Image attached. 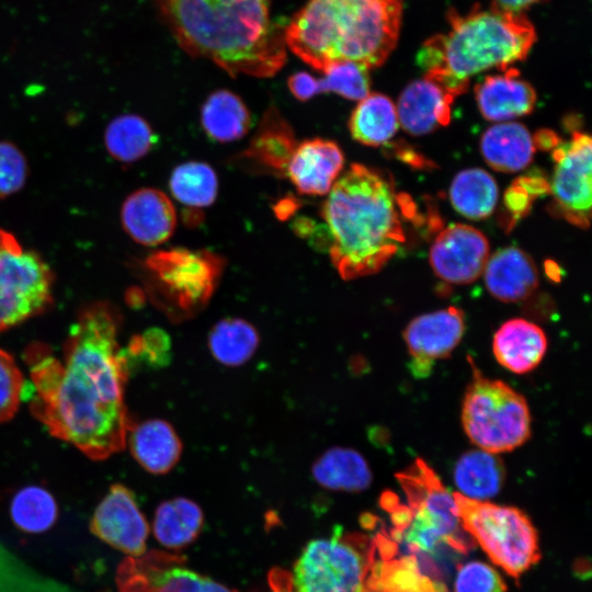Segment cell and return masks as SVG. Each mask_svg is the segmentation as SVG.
<instances>
[{"mask_svg":"<svg viewBox=\"0 0 592 592\" xmlns=\"http://www.w3.org/2000/svg\"><path fill=\"white\" fill-rule=\"evenodd\" d=\"M121 219L133 240L153 247L172 236L177 225V212L163 192L146 187L128 195L122 205Z\"/></svg>","mask_w":592,"mask_h":592,"instance_id":"cell-17","label":"cell"},{"mask_svg":"<svg viewBox=\"0 0 592 592\" xmlns=\"http://www.w3.org/2000/svg\"><path fill=\"white\" fill-rule=\"evenodd\" d=\"M181 47L231 76L266 78L285 64L267 0H157Z\"/></svg>","mask_w":592,"mask_h":592,"instance_id":"cell-2","label":"cell"},{"mask_svg":"<svg viewBox=\"0 0 592 592\" xmlns=\"http://www.w3.org/2000/svg\"><path fill=\"white\" fill-rule=\"evenodd\" d=\"M117 332L111 306L93 303L71 326L61 358L39 343L25 355L35 388L32 414L93 460L123 451L133 426L124 401L127 354Z\"/></svg>","mask_w":592,"mask_h":592,"instance_id":"cell-1","label":"cell"},{"mask_svg":"<svg viewBox=\"0 0 592 592\" xmlns=\"http://www.w3.org/2000/svg\"><path fill=\"white\" fill-rule=\"evenodd\" d=\"M453 494L464 530L494 565L519 578L538 561L537 533L525 513L514 506Z\"/></svg>","mask_w":592,"mask_h":592,"instance_id":"cell-9","label":"cell"},{"mask_svg":"<svg viewBox=\"0 0 592 592\" xmlns=\"http://www.w3.org/2000/svg\"><path fill=\"white\" fill-rule=\"evenodd\" d=\"M489 259V242L475 227L454 224L443 229L430 250V263L443 281L463 285L476 281Z\"/></svg>","mask_w":592,"mask_h":592,"instance_id":"cell-15","label":"cell"},{"mask_svg":"<svg viewBox=\"0 0 592 592\" xmlns=\"http://www.w3.org/2000/svg\"><path fill=\"white\" fill-rule=\"evenodd\" d=\"M157 136L140 116L125 114L114 118L105 129L104 143L116 160L130 163L145 157L156 145Z\"/></svg>","mask_w":592,"mask_h":592,"instance_id":"cell-33","label":"cell"},{"mask_svg":"<svg viewBox=\"0 0 592 592\" xmlns=\"http://www.w3.org/2000/svg\"><path fill=\"white\" fill-rule=\"evenodd\" d=\"M401 0H309L284 31L297 57L319 71L340 61L380 66L396 46Z\"/></svg>","mask_w":592,"mask_h":592,"instance_id":"cell-4","label":"cell"},{"mask_svg":"<svg viewBox=\"0 0 592 592\" xmlns=\"http://www.w3.org/2000/svg\"><path fill=\"white\" fill-rule=\"evenodd\" d=\"M591 146L589 135L574 132L571 140L559 143L553 151L555 207L566 220L580 228H588L591 217Z\"/></svg>","mask_w":592,"mask_h":592,"instance_id":"cell-12","label":"cell"},{"mask_svg":"<svg viewBox=\"0 0 592 592\" xmlns=\"http://www.w3.org/2000/svg\"><path fill=\"white\" fill-rule=\"evenodd\" d=\"M173 318L185 319L203 309L212 297L224 260L208 250L174 248L146 260Z\"/></svg>","mask_w":592,"mask_h":592,"instance_id":"cell-10","label":"cell"},{"mask_svg":"<svg viewBox=\"0 0 592 592\" xmlns=\"http://www.w3.org/2000/svg\"><path fill=\"white\" fill-rule=\"evenodd\" d=\"M287 83L292 94L299 101H308L320 93L319 79L305 71L293 73Z\"/></svg>","mask_w":592,"mask_h":592,"instance_id":"cell-42","label":"cell"},{"mask_svg":"<svg viewBox=\"0 0 592 592\" xmlns=\"http://www.w3.org/2000/svg\"><path fill=\"white\" fill-rule=\"evenodd\" d=\"M271 592H295L291 573L280 568L273 569L269 574Z\"/></svg>","mask_w":592,"mask_h":592,"instance_id":"cell-43","label":"cell"},{"mask_svg":"<svg viewBox=\"0 0 592 592\" xmlns=\"http://www.w3.org/2000/svg\"><path fill=\"white\" fill-rule=\"evenodd\" d=\"M454 96L435 81L424 77L409 83L398 100L401 127L414 136L425 135L451 121Z\"/></svg>","mask_w":592,"mask_h":592,"instance_id":"cell-19","label":"cell"},{"mask_svg":"<svg viewBox=\"0 0 592 592\" xmlns=\"http://www.w3.org/2000/svg\"><path fill=\"white\" fill-rule=\"evenodd\" d=\"M504 477L501 458L482 449L464 453L453 473L457 493L475 501H487L496 497L503 486Z\"/></svg>","mask_w":592,"mask_h":592,"instance_id":"cell-26","label":"cell"},{"mask_svg":"<svg viewBox=\"0 0 592 592\" xmlns=\"http://www.w3.org/2000/svg\"><path fill=\"white\" fill-rule=\"evenodd\" d=\"M532 138L534 146L543 150L556 148L559 145V138L549 129H540Z\"/></svg>","mask_w":592,"mask_h":592,"instance_id":"cell-44","label":"cell"},{"mask_svg":"<svg viewBox=\"0 0 592 592\" xmlns=\"http://www.w3.org/2000/svg\"><path fill=\"white\" fill-rule=\"evenodd\" d=\"M259 345V333L247 320L226 318L208 334V348L215 360L227 366L247 363Z\"/></svg>","mask_w":592,"mask_h":592,"instance_id":"cell-32","label":"cell"},{"mask_svg":"<svg viewBox=\"0 0 592 592\" xmlns=\"http://www.w3.org/2000/svg\"><path fill=\"white\" fill-rule=\"evenodd\" d=\"M53 298V274L43 259L0 229V331L44 311Z\"/></svg>","mask_w":592,"mask_h":592,"instance_id":"cell-11","label":"cell"},{"mask_svg":"<svg viewBox=\"0 0 592 592\" xmlns=\"http://www.w3.org/2000/svg\"><path fill=\"white\" fill-rule=\"evenodd\" d=\"M375 553V537L335 526L304 547L291 574L294 591L366 592Z\"/></svg>","mask_w":592,"mask_h":592,"instance_id":"cell-7","label":"cell"},{"mask_svg":"<svg viewBox=\"0 0 592 592\" xmlns=\"http://www.w3.org/2000/svg\"><path fill=\"white\" fill-rule=\"evenodd\" d=\"M547 350V338L540 327L523 318L505 321L494 333L492 351L503 367L515 374L534 369Z\"/></svg>","mask_w":592,"mask_h":592,"instance_id":"cell-22","label":"cell"},{"mask_svg":"<svg viewBox=\"0 0 592 592\" xmlns=\"http://www.w3.org/2000/svg\"><path fill=\"white\" fill-rule=\"evenodd\" d=\"M170 190L175 200L184 206L208 207L216 200L218 179L214 169L207 163L184 162L173 170Z\"/></svg>","mask_w":592,"mask_h":592,"instance_id":"cell-34","label":"cell"},{"mask_svg":"<svg viewBox=\"0 0 592 592\" xmlns=\"http://www.w3.org/2000/svg\"><path fill=\"white\" fill-rule=\"evenodd\" d=\"M475 94L482 116L494 122L528 114L536 102L535 90L515 69L486 77L476 86Z\"/></svg>","mask_w":592,"mask_h":592,"instance_id":"cell-21","label":"cell"},{"mask_svg":"<svg viewBox=\"0 0 592 592\" xmlns=\"http://www.w3.org/2000/svg\"><path fill=\"white\" fill-rule=\"evenodd\" d=\"M396 477L411 513L401 539L412 553L432 556L448 547L467 554L476 545L462 525L454 494L423 459L417 458Z\"/></svg>","mask_w":592,"mask_h":592,"instance_id":"cell-6","label":"cell"},{"mask_svg":"<svg viewBox=\"0 0 592 592\" xmlns=\"http://www.w3.org/2000/svg\"><path fill=\"white\" fill-rule=\"evenodd\" d=\"M500 573L490 565L471 560L460 565L454 579V592H505Z\"/></svg>","mask_w":592,"mask_h":592,"instance_id":"cell-37","label":"cell"},{"mask_svg":"<svg viewBox=\"0 0 592 592\" xmlns=\"http://www.w3.org/2000/svg\"><path fill=\"white\" fill-rule=\"evenodd\" d=\"M391 179L353 163L334 182L322 205L329 254L343 280L378 272L406 241Z\"/></svg>","mask_w":592,"mask_h":592,"instance_id":"cell-3","label":"cell"},{"mask_svg":"<svg viewBox=\"0 0 592 592\" xmlns=\"http://www.w3.org/2000/svg\"><path fill=\"white\" fill-rule=\"evenodd\" d=\"M447 21V32L426 39L417 61L424 77L454 98L466 91L474 75L525 59L536 41L534 26L521 12L492 7L459 15L452 10Z\"/></svg>","mask_w":592,"mask_h":592,"instance_id":"cell-5","label":"cell"},{"mask_svg":"<svg viewBox=\"0 0 592 592\" xmlns=\"http://www.w3.org/2000/svg\"><path fill=\"white\" fill-rule=\"evenodd\" d=\"M400 153L402 160L407 161L410 164H413L417 168L425 166V159H423L421 156L415 155L414 151L401 150Z\"/></svg>","mask_w":592,"mask_h":592,"instance_id":"cell-46","label":"cell"},{"mask_svg":"<svg viewBox=\"0 0 592 592\" xmlns=\"http://www.w3.org/2000/svg\"><path fill=\"white\" fill-rule=\"evenodd\" d=\"M398 126L395 104L380 93H372L361 100L349 121L352 137L367 146L388 143Z\"/></svg>","mask_w":592,"mask_h":592,"instance_id":"cell-29","label":"cell"},{"mask_svg":"<svg viewBox=\"0 0 592 592\" xmlns=\"http://www.w3.org/2000/svg\"><path fill=\"white\" fill-rule=\"evenodd\" d=\"M496 8L504 11L520 13L525 8L540 1V0H493Z\"/></svg>","mask_w":592,"mask_h":592,"instance_id":"cell-45","label":"cell"},{"mask_svg":"<svg viewBox=\"0 0 592 592\" xmlns=\"http://www.w3.org/2000/svg\"><path fill=\"white\" fill-rule=\"evenodd\" d=\"M526 127L515 122H502L488 128L480 139V151L497 171L516 172L533 159L535 146Z\"/></svg>","mask_w":592,"mask_h":592,"instance_id":"cell-24","label":"cell"},{"mask_svg":"<svg viewBox=\"0 0 592 592\" xmlns=\"http://www.w3.org/2000/svg\"><path fill=\"white\" fill-rule=\"evenodd\" d=\"M128 444L134 458L152 474H166L182 453V443L170 423L151 419L132 426Z\"/></svg>","mask_w":592,"mask_h":592,"instance_id":"cell-23","label":"cell"},{"mask_svg":"<svg viewBox=\"0 0 592 592\" xmlns=\"http://www.w3.org/2000/svg\"><path fill=\"white\" fill-rule=\"evenodd\" d=\"M203 511L194 501L178 497L162 502L156 510L153 534L164 547L179 549L191 544L200 534Z\"/></svg>","mask_w":592,"mask_h":592,"instance_id":"cell-28","label":"cell"},{"mask_svg":"<svg viewBox=\"0 0 592 592\" xmlns=\"http://www.w3.org/2000/svg\"><path fill=\"white\" fill-rule=\"evenodd\" d=\"M471 368L462 408L465 433L479 449L493 454L521 446L531 435L525 398L504 382L485 377L474 363Z\"/></svg>","mask_w":592,"mask_h":592,"instance_id":"cell-8","label":"cell"},{"mask_svg":"<svg viewBox=\"0 0 592 592\" xmlns=\"http://www.w3.org/2000/svg\"><path fill=\"white\" fill-rule=\"evenodd\" d=\"M90 530L96 537L129 557L141 556L146 551L148 523L134 493L121 483L111 486L99 503Z\"/></svg>","mask_w":592,"mask_h":592,"instance_id":"cell-14","label":"cell"},{"mask_svg":"<svg viewBox=\"0 0 592 592\" xmlns=\"http://www.w3.org/2000/svg\"><path fill=\"white\" fill-rule=\"evenodd\" d=\"M319 79L320 92H334L352 101H361L369 94L368 69L351 61L332 64Z\"/></svg>","mask_w":592,"mask_h":592,"instance_id":"cell-36","label":"cell"},{"mask_svg":"<svg viewBox=\"0 0 592 592\" xmlns=\"http://www.w3.org/2000/svg\"><path fill=\"white\" fill-rule=\"evenodd\" d=\"M314 479L323 488L335 491L358 492L373 480L364 456L349 447H331L312 464Z\"/></svg>","mask_w":592,"mask_h":592,"instance_id":"cell-25","label":"cell"},{"mask_svg":"<svg viewBox=\"0 0 592 592\" xmlns=\"http://www.w3.org/2000/svg\"><path fill=\"white\" fill-rule=\"evenodd\" d=\"M449 197L454 208L465 217L483 219L490 216L496 207L498 186L485 170L467 169L454 178Z\"/></svg>","mask_w":592,"mask_h":592,"instance_id":"cell-31","label":"cell"},{"mask_svg":"<svg viewBox=\"0 0 592 592\" xmlns=\"http://www.w3.org/2000/svg\"><path fill=\"white\" fill-rule=\"evenodd\" d=\"M465 332L462 309L447 307L423 314L409 322L403 332L412 371L417 376L430 373L436 360L447 357L460 342Z\"/></svg>","mask_w":592,"mask_h":592,"instance_id":"cell-16","label":"cell"},{"mask_svg":"<svg viewBox=\"0 0 592 592\" xmlns=\"http://www.w3.org/2000/svg\"><path fill=\"white\" fill-rule=\"evenodd\" d=\"M297 144L292 127L276 110H270L254 135L247 156L277 172H285Z\"/></svg>","mask_w":592,"mask_h":592,"instance_id":"cell-30","label":"cell"},{"mask_svg":"<svg viewBox=\"0 0 592 592\" xmlns=\"http://www.w3.org/2000/svg\"><path fill=\"white\" fill-rule=\"evenodd\" d=\"M343 164V152L334 141L314 138L296 146L285 174L299 193L325 195L330 192Z\"/></svg>","mask_w":592,"mask_h":592,"instance_id":"cell-18","label":"cell"},{"mask_svg":"<svg viewBox=\"0 0 592 592\" xmlns=\"http://www.w3.org/2000/svg\"><path fill=\"white\" fill-rule=\"evenodd\" d=\"M116 584L118 592H235L185 567L180 556L159 550L125 558Z\"/></svg>","mask_w":592,"mask_h":592,"instance_id":"cell-13","label":"cell"},{"mask_svg":"<svg viewBox=\"0 0 592 592\" xmlns=\"http://www.w3.org/2000/svg\"><path fill=\"white\" fill-rule=\"evenodd\" d=\"M201 123L209 138L219 143H230L248 133L251 115L237 94L228 90H218L204 102Z\"/></svg>","mask_w":592,"mask_h":592,"instance_id":"cell-27","label":"cell"},{"mask_svg":"<svg viewBox=\"0 0 592 592\" xmlns=\"http://www.w3.org/2000/svg\"><path fill=\"white\" fill-rule=\"evenodd\" d=\"M548 189L549 185L544 179L521 178L506 191L504 204L512 217H521L528 210L532 200Z\"/></svg>","mask_w":592,"mask_h":592,"instance_id":"cell-40","label":"cell"},{"mask_svg":"<svg viewBox=\"0 0 592 592\" xmlns=\"http://www.w3.org/2000/svg\"><path fill=\"white\" fill-rule=\"evenodd\" d=\"M483 275L488 292L503 303L524 300L538 285L533 259L515 247L493 253L486 263Z\"/></svg>","mask_w":592,"mask_h":592,"instance_id":"cell-20","label":"cell"},{"mask_svg":"<svg viewBox=\"0 0 592 592\" xmlns=\"http://www.w3.org/2000/svg\"><path fill=\"white\" fill-rule=\"evenodd\" d=\"M23 375L14 358L0 349V423L16 413L23 392Z\"/></svg>","mask_w":592,"mask_h":592,"instance_id":"cell-38","label":"cell"},{"mask_svg":"<svg viewBox=\"0 0 592 592\" xmlns=\"http://www.w3.org/2000/svg\"><path fill=\"white\" fill-rule=\"evenodd\" d=\"M169 338L160 330H150L143 337H138L132 341L129 351L133 354H147V358L152 363L161 362L162 354L169 349Z\"/></svg>","mask_w":592,"mask_h":592,"instance_id":"cell-41","label":"cell"},{"mask_svg":"<svg viewBox=\"0 0 592 592\" xmlns=\"http://www.w3.org/2000/svg\"><path fill=\"white\" fill-rule=\"evenodd\" d=\"M10 514L19 530L26 533H42L53 526L58 509L54 497L46 489L27 486L12 499Z\"/></svg>","mask_w":592,"mask_h":592,"instance_id":"cell-35","label":"cell"},{"mask_svg":"<svg viewBox=\"0 0 592 592\" xmlns=\"http://www.w3.org/2000/svg\"><path fill=\"white\" fill-rule=\"evenodd\" d=\"M27 166L23 153L11 143L0 141V198L19 191L26 180Z\"/></svg>","mask_w":592,"mask_h":592,"instance_id":"cell-39","label":"cell"}]
</instances>
